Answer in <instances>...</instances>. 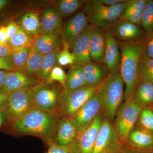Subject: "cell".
Listing matches in <instances>:
<instances>
[{
  "mask_svg": "<svg viewBox=\"0 0 153 153\" xmlns=\"http://www.w3.org/2000/svg\"><path fill=\"white\" fill-rule=\"evenodd\" d=\"M70 48L68 44L63 41V49L57 55V63L60 66H66L74 65V56L69 50Z\"/></svg>",
  "mask_w": 153,
  "mask_h": 153,
  "instance_id": "cell-34",
  "label": "cell"
},
{
  "mask_svg": "<svg viewBox=\"0 0 153 153\" xmlns=\"http://www.w3.org/2000/svg\"><path fill=\"white\" fill-rule=\"evenodd\" d=\"M77 129L71 119L61 117L57 124L53 142L62 146H68L77 136Z\"/></svg>",
  "mask_w": 153,
  "mask_h": 153,
  "instance_id": "cell-20",
  "label": "cell"
},
{
  "mask_svg": "<svg viewBox=\"0 0 153 153\" xmlns=\"http://www.w3.org/2000/svg\"><path fill=\"white\" fill-rule=\"evenodd\" d=\"M91 27L92 25L89 23L73 43L71 48L74 56V65L82 66L91 61L89 50Z\"/></svg>",
  "mask_w": 153,
  "mask_h": 153,
  "instance_id": "cell-16",
  "label": "cell"
},
{
  "mask_svg": "<svg viewBox=\"0 0 153 153\" xmlns=\"http://www.w3.org/2000/svg\"><path fill=\"white\" fill-rule=\"evenodd\" d=\"M101 112L100 102L96 93L70 119L76 126L79 134L90 126Z\"/></svg>",
  "mask_w": 153,
  "mask_h": 153,
  "instance_id": "cell-11",
  "label": "cell"
},
{
  "mask_svg": "<svg viewBox=\"0 0 153 153\" xmlns=\"http://www.w3.org/2000/svg\"><path fill=\"white\" fill-rule=\"evenodd\" d=\"M103 4L108 6H112L117 5L120 3L124 2L127 0H99Z\"/></svg>",
  "mask_w": 153,
  "mask_h": 153,
  "instance_id": "cell-44",
  "label": "cell"
},
{
  "mask_svg": "<svg viewBox=\"0 0 153 153\" xmlns=\"http://www.w3.org/2000/svg\"><path fill=\"white\" fill-rule=\"evenodd\" d=\"M124 82L120 72L108 74L97 87V94L101 106V112L105 119L112 124L124 99Z\"/></svg>",
  "mask_w": 153,
  "mask_h": 153,
  "instance_id": "cell-3",
  "label": "cell"
},
{
  "mask_svg": "<svg viewBox=\"0 0 153 153\" xmlns=\"http://www.w3.org/2000/svg\"><path fill=\"white\" fill-rule=\"evenodd\" d=\"M61 46H63V41L59 33L37 36L35 38L33 47L45 56L56 49H60Z\"/></svg>",
  "mask_w": 153,
  "mask_h": 153,
  "instance_id": "cell-22",
  "label": "cell"
},
{
  "mask_svg": "<svg viewBox=\"0 0 153 153\" xmlns=\"http://www.w3.org/2000/svg\"><path fill=\"white\" fill-rule=\"evenodd\" d=\"M109 32L117 41L125 43L142 41L146 33L140 26L122 19L116 22Z\"/></svg>",
  "mask_w": 153,
  "mask_h": 153,
  "instance_id": "cell-12",
  "label": "cell"
},
{
  "mask_svg": "<svg viewBox=\"0 0 153 153\" xmlns=\"http://www.w3.org/2000/svg\"><path fill=\"white\" fill-rule=\"evenodd\" d=\"M141 26L146 33L153 30V1L148 0L142 18Z\"/></svg>",
  "mask_w": 153,
  "mask_h": 153,
  "instance_id": "cell-33",
  "label": "cell"
},
{
  "mask_svg": "<svg viewBox=\"0 0 153 153\" xmlns=\"http://www.w3.org/2000/svg\"><path fill=\"white\" fill-rule=\"evenodd\" d=\"M118 42L121 55L120 72L125 85L124 100L125 102L131 101L138 80L139 64L143 46L142 41L132 43Z\"/></svg>",
  "mask_w": 153,
  "mask_h": 153,
  "instance_id": "cell-2",
  "label": "cell"
},
{
  "mask_svg": "<svg viewBox=\"0 0 153 153\" xmlns=\"http://www.w3.org/2000/svg\"><path fill=\"white\" fill-rule=\"evenodd\" d=\"M12 55L7 57H0V71H14Z\"/></svg>",
  "mask_w": 153,
  "mask_h": 153,
  "instance_id": "cell-38",
  "label": "cell"
},
{
  "mask_svg": "<svg viewBox=\"0 0 153 153\" xmlns=\"http://www.w3.org/2000/svg\"><path fill=\"white\" fill-rule=\"evenodd\" d=\"M5 108L11 120L22 116L35 108L31 88L9 94Z\"/></svg>",
  "mask_w": 153,
  "mask_h": 153,
  "instance_id": "cell-10",
  "label": "cell"
},
{
  "mask_svg": "<svg viewBox=\"0 0 153 153\" xmlns=\"http://www.w3.org/2000/svg\"><path fill=\"white\" fill-rule=\"evenodd\" d=\"M97 87L84 86L70 92H65L63 90L60 97V114L61 117H72L97 93Z\"/></svg>",
  "mask_w": 153,
  "mask_h": 153,
  "instance_id": "cell-7",
  "label": "cell"
},
{
  "mask_svg": "<svg viewBox=\"0 0 153 153\" xmlns=\"http://www.w3.org/2000/svg\"><path fill=\"white\" fill-rule=\"evenodd\" d=\"M60 51V49H57L44 56L40 71L36 74L38 80L41 82H45L52 69L55 66L58 65L57 55Z\"/></svg>",
  "mask_w": 153,
  "mask_h": 153,
  "instance_id": "cell-28",
  "label": "cell"
},
{
  "mask_svg": "<svg viewBox=\"0 0 153 153\" xmlns=\"http://www.w3.org/2000/svg\"><path fill=\"white\" fill-rule=\"evenodd\" d=\"M89 24L84 11H78L63 23L60 33L62 41L71 48L74 41Z\"/></svg>",
  "mask_w": 153,
  "mask_h": 153,
  "instance_id": "cell-13",
  "label": "cell"
},
{
  "mask_svg": "<svg viewBox=\"0 0 153 153\" xmlns=\"http://www.w3.org/2000/svg\"><path fill=\"white\" fill-rule=\"evenodd\" d=\"M44 56L41 54L34 47L30 51L26 68L24 72L28 75H35L40 71Z\"/></svg>",
  "mask_w": 153,
  "mask_h": 153,
  "instance_id": "cell-31",
  "label": "cell"
},
{
  "mask_svg": "<svg viewBox=\"0 0 153 153\" xmlns=\"http://www.w3.org/2000/svg\"><path fill=\"white\" fill-rule=\"evenodd\" d=\"M84 0H59L55 2L54 8L61 18H66L74 15L83 8Z\"/></svg>",
  "mask_w": 153,
  "mask_h": 153,
  "instance_id": "cell-27",
  "label": "cell"
},
{
  "mask_svg": "<svg viewBox=\"0 0 153 153\" xmlns=\"http://www.w3.org/2000/svg\"><path fill=\"white\" fill-rule=\"evenodd\" d=\"M138 79L146 80L153 84V58L147 57L143 52L139 64Z\"/></svg>",
  "mask_w": 153,
  "mask_h": 153,
  "instance_id": "cell-30",
  "label": "cell"
},
{
  "mask_svg": "<svg viewBox=\"0 0 153 153\" xmlns=\"http://www.w3.org/2000/svg\"><path fill=\"white\" fill-rule=\"evenodd\" d=\"M66 78L67 74L65 73L63 68L59 65H57L52 69L45 82L52 83L54 81H57L64 88Z\"/></svg>",
  "mask_w": 153,
  "mask_h": 153,
  "instance_id": "cell-36",
  "label": "cell"
},
{
  "mask_svg": "<svg viewBox=\"0 0 153 153\" xmlns=\"http://www.w3.org/2000/svg\"><path fill=\"white\" fill-rule=\"evenodd\" d=\"M131 101L142 107L153 102V84L143 79H138L134 89Z\"/></svg>",
  "mask_w": 153,
  "mask_h": 153,
  "instance_id": "cell-21",
  "label": "cell"
},
{
  "mask_svg": "<svg viewBox=\"0 0 153 153\" xmlns=\"http://www.w3.org/2000/svg\"><path fill=\"white\" fill-rule=\"evenodd\" d=\"M127 1L108 6L102 4L99 0H87L85 1L83 11L90 24L104 32H108L120 19Z\"/></svg>",
  "mask_w": 153,
  "mask_h": 153,
  "instance_id": "cell-4",
  "label": "cell"
},
{
  "mask_svg": "<svg viewBox=\"0 0 153 153\" xmlns=\"http://www.w3.org/2000/svg\"><path fill=\"white\" fill-rule=\"evenodd\" d=\"M11 119L5 108V105L0 109V128L9 124Z\"/></svg>",
  "mask_w": 153,
  "mask_h": 153,
  "instance_id": "cell-41",
  "label": "cell"
},
{
  "mask_svg": "<svg viewBox=\"0 0 153 153\" xmlns=\"http://www.w3.org/2000/svg\"><path fill=\"white\" fill-rule=\"evenodd\" d=\"M106 45L105 32L92 25L89 44V55L91 61L104 64Z\"/></svg>",
  "mask_w": 153,
  "mask_h": 153,
  "instance_id": "cell-17",
  "label": "cell"
},
{
  "mask_svg": "<svg viewBox=\"0 0 153 153\" xmlns=\"http://www.w3.org/2000/svg\"><path fill=\"white\" fill-rule=\"evenodd\" d=\"M105 33L106 45L104 64L107 69L108 74L114 75L120 72L121 55L117 40L109 31Z\"/></svg>",
  "mask_w": 153,
  "mask_h": 153,
  "instance_id": "cell-15",
  "label": "cell"
},
{
  "mask_svg": "<svg viewBox=\"0 0 153 153\" xmlns=\"http://www.w3.org/2000/svg\"><path fill=\"white\" fill-rule=\"evenodd\" d=\"M142 129L148 131H153V111L148 108L142 109L138 120Z\"/></svg>",
  "mask_w": 153,
  "mask_h": 153,
  "instance_id": "cell-35",
  "label": "cell"
},
{
  "mask_svg": "<svg viewBox=\"0 0 153 153\" xmlns=\"http://www.w3.org/2000/svg\"><path fill=\"white\" fill-rule=\"evenodd\" d=\"M0 42L3 44H7V36L5 26L0 27Z\"/></svg>",
  "mask_w": 153,
  "mask_h": 153,
  "instance_id": "cell-43",
  "label": "cell"
},
{
  "mask_svg": "<svg viewBox=\"0 0 153 153\" xmlns=\"http://www.w3.org/2000/svg\"><path fill=\"white\" fill-rule=\"evenodd\" d=\"M31 48L24 47L13 50L12 57L15 70H25Z\"/></svg>",
  "mask_w": 153,
  "mask_h": 153,
  "instance_id": "cell-32",
  "label": "cell"
},
{
  "mask_svg": "<svg viewBox=\"0 0 153 153\" xmlns=\"http://www.w3.org/2000/svg\"><path fill=\"white\" fill-rule=\"evenodd\" d=\"M46 153H70L68 146H62L52 142Z\"/></svg>",
  "mask_w": 153,
  "mask_h": 153,
  "instance_id": "cell-39",
  "label": "cell"
},
{
  "mask_svg": "<svg viewBox=\"0 0 153 153\" xmlns=\"http://www.w3.org/2000/svg\"><path fill=\"white\" fill-rule=\"evenodd\" d=\"M148 0H128L120 19L141 26V19Z\"/></svg>",
  "mask_w": 153,
  "mask_h": 153,
  "instance_id": "cell-23",
  "label": "cell"
},
{
  "mask_svg": "<svg viewBox=\"0 0 153 153\" xmlns=\"http://www.w3.org/2000/svg\"><path fill=\"white\" fill-rule=\"evenodd\" d=\"M104 119V116L100 113L90 126L77 134L74 140L68 146L70 153H93Z\"/></svg>",
  "mask_w": 153,
  "mask_h": 153,
  "instance_id": "cell-8",
  "label": "cell"
},
{
  "mask_svg": "<svg viewBox=\"0 0 153 153\" xmlns=\"http://www.w3.org/2000/svg\"><path fill=\"white\" fill-rule=\"evenodd\" d=\"M143 53L149 58H153V30L146 33L142 40Z\"/></svg>",
  "mask_w": 153,
  "mask_h": 153,
  "instance_id": "cell-37",
  "label": "cell"
},
{
  "mask_svg": "<svg viewBox=\"0 0 153 153\" xmlns=\"http://www.w3.org/2000/svg\"><path fill=\"white\" fill-rule=\"evenodd\" d=\"M61 117L59 113L33 108L22 116L11 120L10 128L11 131L19 134L39 137L49 145L53 142Z\"/></svg>",
  "mask_w": 153,
  "mask_h": 153,
  "instance_id": "cell-1",
  "label": "cell"
},
{
  "mask_svg": "<svg viewBox=\"0 0 153 153\" xmlns=\"http://www.w3.org/2000/svg\"><path fill=\"white\" fill-rule=\"evenodd\" d=\"M85 86L96 87L106 79L108 72L105 65L91 61L82 66Z\"/></svg>",
  "mask_w": 153,
  "mask_h": 153,
  "instance_id": "cell-19",
  "label": "cell"
},
{
  "mask_svg": "<svg viewBox=\"0 0 153 153\" xmlns=\"http://www.w3.org/2000/svg\"><path fill=\"white\" fill-rule=\"evenodd\" d=\"M63 90L64 88L53 82L40 81L31 88L34 107L48 112L60 114V97Z\"/></svg>",
  "mask_w": 153,
  "mask_h": 153,
  "instance_id": "cell-5",
  "label": "cell"
},
{
  "mask_svg": "<svg viewBox=\"0 0 153 153\" xmlns=\"http://www.w3.org/2000/svg\"><path fill=\"white\" fill-rule=\"evenodd\" d=\"M121 153H146L144 151L141 150L135 149L130 147H123Z\"/></svg>",
  "mask_w": 153,
  "mask_h": 153,
  "instance_id": "cell-47",
  "label": "cell"
},
{
  "mask_svg": "<svg viewBox=\"0 0 153 153\" xmlns=\"http://www.w3.org/2000/svg\"><path fill=\"white\" fill-rule=\"evenodd\" d=\"M9 94L0 92V109L4 107L7 104Z\"/></svg>",
  "mask_w": 153,
  "mask_h": 153,
  "instance_id": "cell-46",
  "label": "cell"
},
{
  "mask_svg": "<svg viewBox=\"0 0 153 153\" xmlns=\"http://www.w3.org/2000/svg\"><path fill=\"white\" fill-rule=\"evenodd\" d=\"M13 50L7 44H4L0 42V57H7L10 56Z\"/></svg>",
  "mask_w": 153,
  "mask_h": 153,
  "instance_id": "cell-42",
  "label": "cell"
},
{
  "mask_svg": "<svg viewBox=\"0 0 153 153\" xmlns=\"http://www.w3.org/2000/svg\"><path fill=\"white\" fill-rule=\"evenodd\" d=\"M85 86V81L82 66H71L67 75L64 88L65 92H70Z\"/></svg>",
  "mask_w": 153,
  "mask_h": 153,
  "instance_id": "cell-25",
  "label": "cell"
},
{
  "mask_svg": "<svg viewBox=\"0 0 153 153\" xmlns=\"http://www.w3.org/2000/svg\"><path fill=\"white\" fill-rule=\"evenodd\" d=\"M7 72L5 71H0V92L3 93Z\"/></svg>",
  "mask_w": 153,
  "mask_h": 153,
  "instance_id": "cell-45",
  "label": "cell"
},
{
  "mask_svg": "<svg viewBox=\"0 0 153 153\" xmlns=\"http://www.w3.org/2000/svg\"><path fill=\"white\" fill-rule=\"evenodd\" d=\"M123 147L113 124L104 118L93 153H121Z\"/></svg>",
  "mask_w": 153,
  "mask_h": 153,
  "instance_id": "cell-9",
  "label": "cell"
},
{
  "mask_svg": "<svg viewBox=\"0 0 153 153\" xmlns=\"http://www.w3.org/2000/svg\"><path fill=\"white\" fill-rule=\"evenodd\" d=\"M142 108L131 101L125 102L118 111L114 126L122 143L127 142L130 134L138 120Z\"/></svg>",
  "mask_w": 153,
  "mask_h": 153,
  "instance_id": "cell-6",
  "label": "cell"
},
{
  "mask_svg": "<svg viewBox=\"0 0 153 153\" xmlns=\"http://www.w3.org/2000/svg\"><path fill=\"white\" fill-rule=\"evenodd\" d=\"M63 23L62 18L55 8L47 7L42 12L40 19L39 36L59 34Z\"/></svg>",
  "mask_w": 153,
  "mask_h": 153,
  "instance_id": "cell-18",
  "label": "cell"
},
{
  "mask_svg": "<svg viewBox=\"0 0 153 153\" xmlns=\"http://www.w3.org/2000/svg\"><path fill=\"white\" fill-rule=\"evenodd\" d=\"M40 81L22 70L7 71L3 93L9 94L17 91L30 88Z\"/></svg>",
  "mask_w": 153,
  "mask_h": 153,
  "instance_id": "cell-14",
  "label": "cell"
},
{
  "mask_svg": "<svg viewBox=\"0 0 153 153\" xmlns=\"http://www.w3.org/2000/svg\"><path fill=\"white\" fill-rule=\"evenodd\" d=\"M19 27L33 37L39 36L40 18L34 11H30L23 14L19 22Z\"/></svg>",
  "mask_w": 153,
  "mask_h": 153,
  "instance_id": "cell-26",
  "label": "cell"
},
{
  "mask_svg": "<svg viewBox=\"0 0 153 153\" xmlns=\"http://www.w3.org/2000/svg\"><path fill=\"white\" fill-rule=\"evenodd\" d=\"M8 3L9 1L7 0H0V10L4 8Z\"/></svg>",
  "mask_w": 153,
  "mask_h": 153,
  "instance_id": "cell-48",
  "label": "cell"
},
{
  "mask_svg": "<svg viewBox=\"0 0 153 153\" xmlns=\"http://www.w3.org/2000/svg\"><path fill=\"white\" fill-rule=\"evenodd\" d=\"M128 142L136 148L149 149L153 146V134L142 128L133 129L129 135Z\"/></svg>",
  "mask_w": 153,
  "mask_h": 153,
  "instance_id": "cell-24",
  "label": "cell"
},
{
  "mask_svg": "<svg viewBox=\"0 0 153 153\" xmlns=\"http://www.w3.org/2000/svg\"><path fill=\"white\" fill-rule=\"evenodd\" d=\"M8 41L16 34L20 29L19 25L15 22H11L6 27Z\"/></svg>",
  "mask_w": 153,
  "mask_h": 153,
  "instance_id": "cell-40",
  "label": "cell"
},
{
  "mask_svg": "<svg viewBox=\"0 0 153 153\" xmlns=\"http://www.w3.org/2000/svg\"><path fill=\"white\" fill-rule=\"evenodd\" d=\"M35 38L20 28L16 34L8 41L13 50L27 47H33Z\"/></svg>",
  "mask_w": 153,
  "mask_h": 153,
  "instance_id": "cell-29",
  "label": "cell"
}]
</instances>
